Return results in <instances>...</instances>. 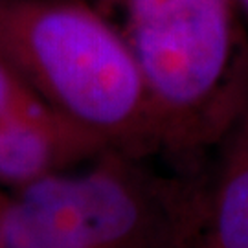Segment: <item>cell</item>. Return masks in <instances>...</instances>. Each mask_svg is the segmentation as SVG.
<instances>
[{
  "label": "cell",
  "instance_id": "3957f363",
  "mask_svg": "<svg viewBox=\"0 0 248 248\" xmlns=\"http://www.w3.org/2000/svg\"><path fill=\"white\" fill-rule=\"evenodd\" d=\"M0 55L107 149L162 151L138 64L116 24L87 0H0Z\"/></svg>",
  "mask_w": 248,
  "mask_h": 248
},
{
  "label": "cell",
  "instance_id": "7a4b0ae2",
  "mask_svg": "<svg viewBox=\"0 0 248 248\" xmlns=\"http://www.w3.org/2000/svg\"><path fill=\"white\" fill-rule=\"evenodd\" d=\"M208 180L166 175L147 156L103 151L13 189L0 210V248H193Z\"/></svg>",
  "mask_w": 248,
  "mask_h": 248
},
{
  "label": "cell",
  "instance_id": "ba28073f",
  "mask_svg": "<svg viewBox=\"0 0 248 248\" xmlns=\"http://www.w3.org/2000/svg\"><path fill=\"white\" fill-rule=\"evenodd\" d=\"M193 248H199V241H197V243H195V247H193Z\"/></svg>",
  "mask_w": 248,
  "mask_h": 248
},
{
  "label": "cell",
  "instance_id": "8992f818",
  "mask_svg": "<svg viewBox=\"0 0 248 248\" xmlns=\"http://www.w3.org/2000/svg\"><path fill=\"white\" fill-rule=\"evenodd\" d=\"M233 4H235V8L239 9L243 15H247L248 17V0H232Z\"/></svg>",
  "mask_w": 248,
  "mask_h": 248
},
{
  "label": "cell",
  "instance_id": "6da1fadb",
  "mask_svg": "<svg viewBox=\"0 0 248 248\" xmlns=\"http://www.w3.org/2000/svg\"><path fill=\"white\" fill-rule=\"evenodd\" d=\"M145 85L162 153L195 162L248 107V35L232 0H99Z\"/></svg>",
  "mask_w": 248,
  "mask_h": 248
},
{
  "label": "cell",
  "instance_id": "277c9868",
  "mask_svg": "<svg viewBox=\"0 0 248 248\" xmlns=\"http://www.w3.org/2000/svg\"><path fill=\"white\" fill-rule=\"evenodd\" d=\"M103 151L98 138L53 108L0 55V187L13 191Z\"/></svg>",
  "mask_w": 248,
  "mask_h": 248
},
{
  "label": "cell",
  "instance_id": "52a82bcc",
  "mask_svg": "<svg viewBox=\"0 0 248 248\" xmlns=\"http://www.w3.org/2000/svg\"><path fill=\"white\" fill-rule=\"evenodd\" d=\"M8 195H9V193H6V191L0 187V210H2V206L6 204V199H8Z\"/></svg>",
  "mask_w": 248,
  "mask_h": 248
},
{
  "label": "cell",
  "instance_id": "5b68a950",
  "mask_svg": "<svg viewBox=\"0 0 248 248\" xmlns=\"http://www.w3.org/2000/svg\"><path fill=\"white\" fill-rule=\"evenodd\" d=\"M224 142L219 173L208 182L199 248H248V107Z\"/></svg>",
  "mask_w": 248,
  "mask_h": 248
}]
</instances>
